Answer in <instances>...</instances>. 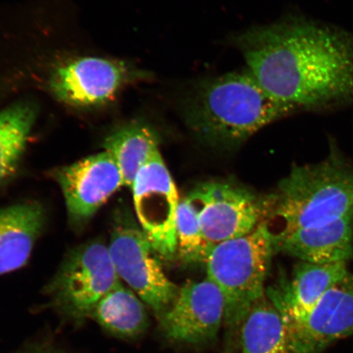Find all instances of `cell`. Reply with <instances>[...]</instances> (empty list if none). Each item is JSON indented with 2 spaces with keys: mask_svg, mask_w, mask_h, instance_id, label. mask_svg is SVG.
<instances>
[{
  "mask_svg": "<svg viewBox=\"0 0 353 353\" xmlns=\"http://www.w3.org/2000/svg\"><path fill=\"white\" fill-rule=\"evenodd\" d=\"M108 248L121 281L160 319L178 296L179 288L165 274L139 224L126 214L117 215Z\"/></svg>",
  "mask_w": 353,
  "mask_h": 353,
  "instance_id": "cell-6",
  "label": "cell"
},
{
  "mask_svg": "<svg viewBox=\"0 0 353 353\" xmlns=\"http://www.w3.org/2000/svg\"><path fill=\"white\" fill-rule=\"evenodd\" d=\"M37 117V108L28 101L0 112V188L19 172Z\"/></svg>",
  "mask_w": 353,
  "mask_h": 353,
  "instance_id": "cell-19",
  "label": "cell"
},
{
  "mask_svg": "<svg viewBox=\"0 0 353 353\" xmlns=\"http://www.w3.org/2000/svg\"><path fill=\"white\" fill-rule=\"evenodd\" d=\"M104 151L116 161L121 172L125 186L131 188L137 174L156 156L159 141L156 132L143 123H130L105 138Z\"/></svg>",
  "mask_w": 353,
  "mask_h": 353,
  "instance_id": "cell-18",
  "label": "cell"
},
{
  "mask_svg": "<svg viewBox=\"0 0 353 353\" xmlns=\"http://www.w3.org/2000/svg\"><path fill=\"white\" fill-rule=\"evenodd\" d=\"M186 198L211 246L244 236L262 221V199L234 184L216 181L198 184Z\"/></svg>",
  "mask_w": 353,
  "mask_h": 353,
  "instance_id": "cell-7",
  "label": "cell"
},
{
  "mask_svg": "<svg viewBox=\"0 0 353 353\" xmlns=\"http://www.w3.org/2000/svg\"><path fill=\"white\" fill-rule=\"evenodd\" d=\"M350 275L347 263L301 262L294 268L290 281L282 282L279 288L270 290L266 295L286 319H296L310 311L331 287Z\"/></svg>",
  "mask_w": 353,
  "mask_h": 353,
  "instance_id": "cell-14",
  "label": "cell"
},
{
  "mask_svg": "<svg viewBox=\"0 0 353 353\" xmlns=\"http://www.w3.org/2000/svg\"><path fill=\"white\" fill-rule=\"evenodd\" d=\"M22 353H60L59 352H57L52 350H48L46 347H37L34 348V350H29L28 352H22Z\"/></svg>",
  "mask_w": 353,
  "mask_h": 353,
  "instance_id": "cell-21",
  "label": "cell"
},
{
  "mask_svg": "<svg viewBox=\"0 0 353 353\" xmlns=\"http://www.w3.org/2000/svg\"><path fill=\"white\" fill-rule=\"evenodd\" d=\"M132 78L130 66L121 61L88 57L57 68L50 86L56 98L65 104L96 107L112 99Z\"/></svg>",
  "mask_w": 353,
  "mask_h": 353,
  "instance_id": "cell-12",
  "label": "cell"
},
{
  "mask_svg": "<svg viewBox=\"0 0 353 353\" xmlns=\"http://www.w3.org/2000/svg\"><path fill=\"white\" fill-rule=\"evenodd\" d=\"M181 107L193 135L220 148H235L263 127L294 114L265 91L247 68L198 82Z\"/></svg>",
  "mask_w": 353,
  "mask_h": 353,
  "instance_id": "cell-2",
  "label": "cell"
},
{
  "mask_svg": "<svg viewBox=\"0 0 353 353\" xmlns=\"http://www.w3.org/2000/svg\"><path fill=\"white\" fill-rule=\"evenodd\" d=\"M90 319L112 336L122 339L139 337L149 325L143 302L122 282L100 300Z\"/></svg>",
  "mask_w": 353,
  "mask_h": 353,
  "instance_id": "cell-16",
  "label": "cell"
},
{
  "mask_svg": "<svg viewBox=\"0 0 353 353\" xmlns=\"http://www.w3.org/2000/svg\"><path fill=\"white\" fill-rule=\"evenodd\" d=\"M65 199L69 222L85 227L101 206L125 186L121 172L110 154L103 152L48 172Z\"/></svg>",
  "mask_w": 353,
  "mask_h": 353,
  "instance_id": "cell-9",
  "label": "cell"
},
{
  "mask_svg": "<svg viewBox=\"0 0 353 353\" xmlns=\"http://www.w3.org/2000/svg\"><path fill=\"white\" fill-rule=\"evenodd\" d=\"M242 353H294L283 314L266 294L251 308L240 334Z\"/></svg>",
  "mask_w": 353,
  "mask_h": 353,
  "instance_id": "cell-17",
  "label": "cell"
},
{
  "mask_svg": "<svg viewBox=\"0 0 353 353\" xmlns=\"http://www.w3.org/2000/svg\"><path fill=\"white\" fill-rule=\"evenodd\" d=\"M261 223L274 246L304 228L353 214V164L330 143L316 164L294 166L274 192L262 199Z\"/></svg>",
  "mask_w": 353,
  "mask_h": 353,
  "instance_id": "cell-3",
  "label": "cell"
},
{
  "mask_svg": "<svg viewBox=\"0 0 353 353\" xmlns=\"http://www.w3.org/2000/svg\"><path fill=\"white\" fill-rule=\"evenodd\" d=\"M236 46L260 85L293 112L353 108V32L302 16L255 26Z\"/></svg>",
  "mask_w": 353,
  "mask_h": 353,
  "instance_id": "cell-1",
  "label": "cell"
},
{
  "mask_svg": "<svg viewBox=\"0 0 353 353\" xmlns=\"http://www.w3.org/2000/svg\"><path fill=\"white\" fill-rule=\"evenodd\" d=\"M284 319L294 353L323 352L353 333V276L331 287L305 314Z\"/></svg>",
  "mask_w": 353,
  "mask_h": 353,
  "instance_id": "cell-11",
  "label": "cell"
},
{
  "mask_svg": "<svg viewBox=\"0 0 353 353\" xmlns=\"http://www.w3.org/2000/svg\"><path fill=\"white\" fill-rule=\"evenodd\" d=\"M131 188L140 228L158 256L173 259L176 251L175 222L180 200L161 152L140 170Z\"/></svg>",
  "mask_w": 353,
  "mask_h": 353,
  "instance_id": "cell-8",
  "label": "cell"
},
{
  "mask_svg": "<svg viewBox=\"0 0 353 353\" xmlns=\"http://www.w3.org/2000/svg\"><path fill=\"white\" fill-rule=\"evenodd\" d=\"M224 316L223 294L206 277L181 287L174 302L159 321L170 341L203 345L217 339Z\"/></svg>",
  "mask_w": 353,
  "mask_h": 353,
  "instance_id": "cell-10",
  "label": "cell"
},
{
  "mask_svg": "<svg viewBox=\"0 0 353 353\" xmlns=\"http://www.w3.org/2000/svg\"><path fill=\"white\" fill-rule=\"evenodd\" d=\"M39 202L26 201L0 209V276L28 263L46 224Z\"/></svg>",
  "mask_w": 353,
  "mask_h": 353,
  "instance_id": "cell-15",
  "label": "cell"
},
{
  "mask_svg": "<svg viewBox=\"0 0 353 353\" xmlns=\"http://www.w3.org/2000/svg\"><path fill=\"white\" fill-rule=\"evenodd\" d=\"M176 255L187 263H205L211 245L205 240L197 214L187 198L179 201L176 210Z\"/></svg>",
  "mask_w": 353,
  "mask_h": 353,
  "instance_id": "cell-20",
  "label": "cell"
},
{
  "mask_svg": "<svg viewBox=\"0 0 353 353\" xmlns=\"http://www.w3.org/2000/svg\"><path fill=\"white\" fill-rule=\"evenodd\" d=\"M275 250L302 262L347 263L353 259V214L299 229L277 243Z\"/></svg>",
  "mask_w": 353,
  "mask_h": 353,
  "instance_id": "cell-13",
  "label": "cell"
},
{
  "mask_svg": "<svg viewBox=\"0 0 353 353\" xmlns=\"http://www.w3.org/2000/svg\"><path fill=\"white\" fill-rule=\"evenodd\" d=\"M121 282L108 245L97 239L65 255L44 293L60 314L81 322L90 319L100 300Z\"/></svg>",
  "mask_w": 353,
  "mask_h": 353,
  "instance_id": "cell-5",
  "label": "cell"
},
{
  "mask_svg": "<svg viewBox=\"0 0 353 353\" xmlns=\"http://www.w3.org/2000/svg\"><path fill=\"white\" fill-rule=\"evenodd\" d=\"M275 251L270 234L260 223L244 236L212 246L207 254V278L219 287L224 299V353H232L240 343L247 316L264 296L265 281Z\"/></svg>",
  "mask_w": 353,
  "mask_h": 353,
  "instance_id": "cell-4",
  "label": "cell"
}]
</instances>
